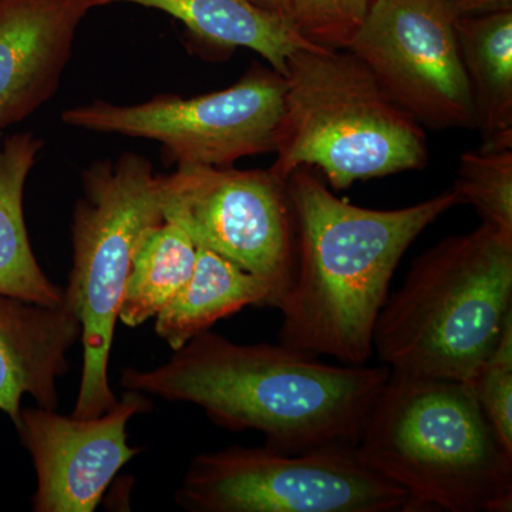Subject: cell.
I'll list each match as a JSON object with an SVG mask.
<instances>
[{
	"label": "cell",
	"instance_id": "cell-1",
	"mask_svg": "<svg viewBox=\"0 0 512 512\" xmlns=\"http://www.w3.org/2000/svg\"><path fill=\"white\" fill-rule=\"evenodd\" d=\"M392 375L380 365L336 366L284 343L239 345L210 330L153 369L126 367L131 392L201 407L222 429L255 430L286 454L356 447Z\"/></svg>",
	"mask_w": 512,
	"mask_h": 512
},
{
	"label": "cell",
	"instance_id": "cell-2",
	"mask_svg": "<svg viewBox=\"0 0 512 512\" xmlns=\"http://www.w3.org/2000/svg\"><path fill=\"white\" fill-rule=\"evenodd\" d=\"M286 185L295 212L296 269L279 308V339L308 355L365 366L404 252L461 202L448 190L399 210L356 207L306 167L293 171Z\"/></svg>",
	"mask_w": 512,
	"mask_h": 512
},
{
	"label": "cell",
	"instance_id": "cell-3",
	"mask_svg": "<svg viewBox=\"0 0 512 512\" xmlns=\"http://www.w3.org/2000/svg\"><path fill=\"white\" fill-rule=\"evenodd\" d=\"M357 458L409 494L406 512H510L512 454L470 384L392 372Z\"/></svg>",
	"mask_w": 512,
	"mask_h": 512
},
{
	"label": "cell",
	"instance_id": "cell-4",
	"mask_svg": "<svg viewBox=\"0 0 512 512\" xmlns=\"http://www.w3.org/2000/svg\"><path fill=\"white\" fill-rule=\"evenodd\" d=\"M511 318L512 238L481 224L413 262L377 318L373 350L392 372L468 383Z\"/></svg>",
	"mask_w": 512,
	"mask_h": 512
},
{
	"label": "cell",
	"instance_id": "cell-5",
	"mask_svg": "<svg viewBox=\"0 0 512 512\" xmlns=\"http://www.w3.org/2000/svg\"><path fill=\"white\" fill-rule=\"evenodd\" d=\"M284 79L276 160L269 168L282 180L316 167L339 191L429 164L424 127L350 50L298 49L286 60Z\"/></svg>",
	"mask_w": 512,
	"mask_h": 512
},
{
	"label": "cell",
	"instance_id": "cell-6",
	"mask_svg": "<svg viewBox=\"0 0 512 512\" xmlns=\"http://www.w3.org/2000/svg\"><path fill=\"white\" fill-rule=\"evenodd\" d=\"M158 175L136 153L96 161L82 173L72 222V269L63 299L82 325L83 367L72 413L100 416L116 404L109 363L134 256L163 224Z\"/></svg>",
	"mask_w": 512,
	"mask_h": 512
},
{
	"label": "cell",
	"instance_id": "cell-7",
	"mask_svg": "<svg viewBox=\"0 0 512 512\" xmlns=\"http://www.w3.org/2000/svg\"><path fill=\"white\" fill-rule=\"evenodd\" d=\"M175 501L192 512H406L409 494L365 466L355 447L235 446L195 457Z\"/></svg>",
	"mask_w": 512,
	"mask_h": 512
},
{
	"label": "cell",
	"instance_id": "cell-8",
	"mask_svg": "<svg viewBox=\"0 0 512 512\" xmlns=\"http://www.w3.org/2000/svg\"><path fill=\"white\" fill-rule=\"evenodd\" d=\"M164 221L271 288L281 308L296 269V222L286 181L271 170L177 165L158 175Z\"/></svg>",
	"mask_w": 512,
	"mask_h": 512
},
{
	"label": "cell",
	"instance_id": "cell-9",
	"mask_svg": "<svg viewBox=\"0 0 512 512\" xmlns=\"http://www.w3.org/2000/svg\"><path fill=\"white\" fill-rule=\"evenodd\" d=\"M285 79L255 63L239 82L197 97L160 94L140 104L96 100L64 111L69 126L146 138L177 165L229 167L239 158L274 153L284 110Z\"/></svg>",
	"mask_w": 512,
	"mask_h": 512
},
{
	"label": "cell",
	"instance_id": "cell-10",
	"mask_svg": "<svg viewBox=\"0 0 512 512\" xmlns=\"http://www.w3.org/2000/svg\"><path fill=\"white\" fill-rule=\"evenodd\" d=\"M348 50L421 126L477 130L454 19L441 0H375Z\"/></svg>",
	"mask_w": 512,
	"mask_h": 512
},
{
	"label": "cell",
	"instance_id": "cell-11",
	"mask_svg": "<svg viewBox=\"0 0 512 512\" xmlns=\"http://www.w3.org/2000/svg\"><path fill=\"white\" fill-rule=\"evenodd\" d=\"M151 409L146 394L126 393L100 416L77 419L56 410L28 407L16 430L35 466V512H93L140 447L128 444V421Z\"/></svg>",
	"mask_w": 512,
	"mask_h": 512
},
{
	"label": "cell",
	"instance_id": "cell-12",
	"mask_svg": "<svg viewBox=\"0 0 512 512\" xmlns=\"http://www.w3.org/2000/svg\"><path fill=\"white\" fill-rule=\"evenodd\" d=\"M100 6V0H0V130L55 96L77 29Z\"/></svg>",
	"mask_w": 512,
	"mask_h": 512
},
{
	"label": "cell",
	"instance_id": "cell-13",
	"mask_svg": "<svg viewBox=\"0 0 512 512\" xmlns=\"http://www.w3.org/2000/svg\"><path fill=\"white\" fill-rule=\"evenodd\" d=\"M82 338V325L67 303L42 305L0 295V410L13 424L23 396L56 410V382L69 372L67 353Z\"/></svg>",
	"mask_w": 512,
	"mask_h": 512
},
{
	"label": "cell",
	"instance_id": "cell-14",
	"mask_svg": "<svg viewBox=\"0 0 512 512\" xmlns=\"http://www.w3.org/2000/svg\"><path fill=\"white\" fill-rule=\"evenodd\" d=\"M161 10L184 23L195 40L220 50L249 49L285 76L286 60L298 49H319L302 39L288 20L254 0H100Z\"/></svg>",
	"mask_w": 512,
	"mask_h": 512
},
{
	"label": "cell",
	"instance_id": "cell-15",
	"mask_svg": "<svg viewBox=\"0 0 512 512\" xmlns=\"http://www.w3.org/2000/svg\"><path fill=\"white\" fill-rule=\"evenodd\" d=\"M481 134L478 150H512V10L454 20Z\"/></svg>",
	"mask_w": 512,
	"mask_h": 512
},
{
	"label": "cell",
	"instance_id": "cell-16",
	"mask_svg": "<svg viewBox=\"0 0 512 512\" xmlns=\"http://www.w3.org/2000/svg\"><path fill=\"white\" fill-rule=\"evenodd\" d=\"M43 146V140L32 133L0 138V295L59 305L63 288L40 268L23 212L26 180Z\"/></svg>",
	"mask_w": 512,
	"mask_h": 512
},
{
	"label": "cell",
	"instance_id": "cell-17",
	"mask_svg": "<svg viewBox=\"0 0 512 512\" xmlns=\"http://www.w3.org/2000/svg\"><path fill=\"white\" fill-rule=\"evenodd\" d=\"M247 306H272L271 288L224 256L197 247L190 281L156 316V333L177 350Z\"/></svg>",
	"mask_w": 512,
	"mask_h": 512
},
{
	"label": "cell",
	"instance_id": "cell-18",
	"mask_svg": "<svg viewBox=\"0 0 512 512\" xmlns=\"http://www.w3.org/2000/svg\"><path fill=\"white\" fill-rule=\"evenodd\" d=\"M197 245L187 234L164 221L144 239L124 288L119 320L130 328L156 318L194 272Z\"/></svg>",
	"mask_w": 512,
	"mask_h": 512
},
{
	"label": "cell",
	"instance_id": "cell-19",
	"mask_svg": "<svg viewBox=\"0 0 512 512\" xmlns=\"http://www.w3.org/2000/svg\"><path fill=\"white\" fill-rule=\"evenodd\" d=\"M451 190L476 208L483 224L512 238V150L467 151Z\"/></svg>",
	"mask_w": 512,
	"mask_h": 512
},
{
	"label": "cell",
	"instance_id": "cell-20",
	"mask_svg": "<svg viewBox=\"0 0 512 512\" xmlns=\"http://www.w3.org/2000/svg\"><path fill=\"white\" fill-rule=\"evenodd\" d=\"M375 0H285L286 20L302 39L326 50H348Z\"/></svg>",
	"mask_w": 512,
	"mask_h": 512
},
{
	"label": "cell",
	"instance_id": "cell-21",
	"mask_svg": "<svg viewBox=\"0 0 512 512\" xmlns=\"http://www.w3.org/2000/svg\"><path fill=\"white\" fill-rule=\"evenodd\" d=\"M468 384L501 444L512 454V318Z\"/></svg>",
	"mask_w": 512,
	"mask_h": 512
},
{
	"label": "cell",
	"instance_id": "cell-22",
	"mask_svg": "<svg viewBox=\"0 0 512 512\" xmlns=\"http://www.w3.org/2000/svg\"><path fill=\"white\" fill-rule=\"evenodd\" d=\"M454 20L512 10V0H441Z\"/></svg>",
	"mask_w": 512,
	"mask_h": 512
},
{
	"label": "cell",
	"instance_id": "cell-23",
	"mask_svg": "<svg viewBox=\"0 0 512 512\" xmlns=\"http://www.w3.org/2000/svg\"><path fill=\"white\" fill-rule=\"evenodd\" d=\"M256 5L276 13L286 19L285 0H254Z\"/></svg>",
	"mask_w": 512,
	"mask_h": 512
}]
</instances>
